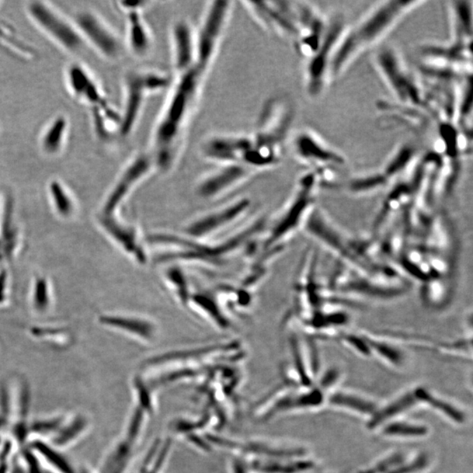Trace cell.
I'll list each match as a JSON object with an SVG mask.
<instances>
[{
  "label": "cell",
  "mask_w": 473,
  "mask_h": 473,
  "mask_svg": "<svg viewBox=\"0 0 473 473\" xmlns=\"http://www.w3.org/2000/svg\"><path fill=\"white\" fill-rule=\"evenodd\" d=\"M293 151L299 161L312 167L313 170L339 169L346 163V158L340 153L330 148L318 135L309 130L302 131L295 135Z\"/></svg>",
  "instance_id": "cell-17"
},
{
  "label": "cell",
  "mask_w": 473,
  "mask_h": 473,
  "mask_svg": "<svg viewBox=\"0 0 473 473\" xmlns=\"http://www.w3.org/2000/svg\"><path fill=\"white\" fill-rule=\"evenodd\" d=\"M432 463V457L429 452L420 451L411 458H407L390 473H423L431 467Z\"/></svg>",
  "instance_id": "cell-35"
},
{
  "label": "cell",
  "mask_w": 473,
  "mask_h": 473,
  "mask_svg": "<svg viewBox=\"0 0 473 473\" xmlns=\"http://www.w3.org/2000/svg\"><path fill=\"white\" fill-rule=\"evenodd\" d=\"M347 27L343 15H336L329 19L318 50L306 61L305 88L312 99L321 96L330 83V66L337 45Z\"/></svg>",
  "instance_id": "cell-10"
},
{
  "label": "cell",
  "mask_w": 473,
  "mask_h": 473,
  "mask_svg": "<svg viewBox=\"0 0 473 473\" xmlns=\"http://www.w3.org/2000/svg\"><path fill=\"white\" fill-rule=\"evenodd\" d=\"M150 5V2L148 1H130V0H122V1H118L116 6L124 15L128 13L134 12H144V10Z\"/></svg>",
  "instance_id": "cell-38"
},
{
  "label": "cell",
  "mask_w": 473,
  "mask_h": 473,
  "mask_svg": "<svg viewBox=\"0 0 473 473\" xmlns=\"http://www.w3.org/2000/svg\"><path fill=\"white\" fill-rule=\"evenodd\" d=\"M144 12L128 13L126 17V44L135 57H144L151 50L153 39L151 31L144 19Z\"/></svg>",
  "instance_id": "cell-24"
},
{
  "label": "cell",
  "mask_w": 473,
  "mask_h": 473,
  "mask_svg": "<svg viewBox=\"0 0 473 473\" xmlns=\"http://www.w3.org/2000/svg\"><path fill=\"white\" fill-rule=\"evenodd\" d=\"M69 132V118L59 114L48 123L39 137L40 150L48 157L60 155L67 144Z\"/></svg>",
  "instance_id": "cell-25"
},
{
  "label": "cell",
  "mask_w": 473,
  "mask_h": 473,
  "mask_svg": "<svg viewBox=\"0 0 473 473\" xmlns=\"http://www.w3.org/2000/svg\"><path fill=\"white\" fill-rule=\"evenodd\" d=\"M185 308L221 332L229 330L232 325V320L219 304L214 290L210 288H196L192 286Z\"/></svg>",
  "instance_id": "cell-21"
},
{
  "label": "cell",
  "mask_w": 473,
  "mask_h": 473,
  "mask_svg": "<svg viewBox=\"0 0 473 473\" xmlns=\"http://www.w3.org/2000/svg\"><path fill=\"white\" fill-rule=\"evenodd\" d=\"M36 448L48 462H50L52 465L58 469V471H61L62 473H74L71 466L68 465V462H66L65 459L61 457V455H59L55 451H52L51 448L47 446V445L38 443L36 444Z\"/></svg>",
  "instance_id": "cell-37"
},
{
  "label": "cell",
  "mask_w": 473,
  "mask_h": 473,
  "mask_svg": "<svg viewBox=\"0 0 473 473\" xmlns=\"http://www.w3.org/2000/svg\"><path fill=\"white\" fill-rule=\"evenodd\" d=\"M100 322L144 346L158 339L157 323L147 316L135 313H114L101 316Z\"/></svg>",
  "instance_id": "cell-20"
},
{
  "label": "cell",
  "mask_w": 473,
  "mask_h": 473,
  "mask_svg": "<svg viewBox=\"0 0 473 473\" xmlns=\"http://www.w3.org/2000/svg\"><path fill=\"white\" fill-rule=\"evenodd\" d=\"M229 473H253L248 462L232 456L230 458Z\"/></svg>",
  "instance_id": "cell-39"
},
{
  "label": "cell",
  "mask_w": 473,
  "mask_h": 473,
  "mask_svg": "<svg viewBox=\"0 0 473 473\" xmlns=\"http://www.w3.org/2000/svg\"><path fill=\"white\" fill-rule=\"evenodd\" d=\"M255 172L242 164L218 166L202 177L196 187L197 196L204 200L218 199L241 186Z\"/></svg>",
  "instance_id": "cell-19"
},
{
  "label": "cell",
  "mask_w": 473,
  "mask_h": 473,
  "mask_svg": "<svg viewBox=\"0 0 473 473\" xmlns=\"http://www.w3.org/2000/svg\"><path fill=\"white\" fill-rule=\"evenodd\" d=\"M294 113L290 103L281 97H274L265 104L251 134L253 148L245 159L246 167L257 173L279 164Z\"/></svg>",
  "instance_id": "cell-4"
},
{
  "label": "cell",
  "mask_w": 473,
  "mask_h": 473,
  "mask_svg": "<svg viewBox=\"0 0 473 473\" xmlns=\"http://www.w3.org/2000/svg\"><path fill=\"white\" fill-rule=\"evenodd\" d=\"M206 73L195 65L174 79L168 99L153 131L150 154L158 171L168 172L175 165L183 131Z\"/></svg>",
  "instance_id": "cell-2"
},
{
  "label": "cell",
  "mask_w": 473,
  "mask_h": 473,
  "mask_svg": "<svg viewBox=\"0 0 473 473\" xmlns=\"http://www.w3.org/2000/svg\"><path fill=\"white\" fill-rule=\"evenodd\" d=\"M73 22L87 47L92 48L108 61H118L122 57L126 46L102 17L92 10H82L76 13Z\"/></svg>",
  "instance_id": "cell-13"
},
{
  "label": "cell",
  "mask_w": 473,
  "mask_h": 473,
  "mask_svg": "<svg viewBox=\"0 0 473 473\" xmlns=\"http://www.w3.org/2000/svg\"><path fill=\"white\" fill-rule=\"evenodd\" d=\"M318 378V381L315 382V385L318 386L326 395H328L339 384L341 378H342V372L339 367H330L325 372H323V374H319Z\"/></svg>",
  "instance_id": "cell-36"
},
{
  "label": "cell",
  "mask_w": 473,
  "mask_h": 473,
  "mask_svg": "<svg viewBox=\"0 0 473 473\" xmlns=\"http://www.w3.org/2000/svg\"><path fill=\"white\" fill-rule=\"evenodd\" d=\"M408 456L403 451H393L384 457L378 459L374 464L360 470L356 473H390L399 465H401Z\"/></svg>",
  "instance_id": "cell-34"
},
{
  "label": "cell",
  "mask_w": 473,
  "mask_h": 473,
  "mask_svg": "<svg viewBox=\"0 0 473 473\" xmlns=\"http://www.w3.org/2000/svg\"><path fill=\"white\" fill-rule=\"evenodd\" d=\"M375 64L381 78L401 106L427 113L423 87L410 74L394 48L388 46L381 48L375 55Z\"/></svg>",
  "instance_id": "cell-7"
},
{
  "label": "cell",
  "mask_w": 473,
  "mask_h": 473,
  "mask_svg": "<svg viewBox=\"0 0 473 473\" xmlns=\"http://www.w3.org/2000/svg\"><path fill=\"white\" fill-rule=\"evenodd\" d=\"M415 388L420 405L429 407L456 425H464L467 421V415L465 410L455 403L435 394L424 386H416Z\"/></svg>",
  "instance_id": "cell-28"
},
{
  "label": "cell",
  "mask_w": 473,
  "mask_h": 473,
  "mask_svg": "<svg viewBox=\"0 0 473 473\" xmlns=\"http://www.w3.org/2000/svg\"><path fill=\"white\" fill-rule=\"evenodd\" d=\"M326 405L369 418L379 408L374 400L358 393L334 389L326 396Z\"/></svg>",
  "instance_id": "cell-26"
},
{
  "label": "cell",
  "mask_w": 473,
  "mask_h": 473,
  "mask_svg": "<svg viewBox=\"0 0 473 473\" xmlns=\"http://www.w3.org/2000/svg\"><path fill=\"white\" fill-rule=\"evenodd\" d=\"M48 194L55 210L62 216H71L74 212L75 201L67 187L59 180L48 184Z\"/></svg>",
  "instance_id": "cell-33"
},
{
  "label": "cell",
  "mask_w": 473,
  "mask_h": 473,
  "mask_svg": "<svg viewBox=\"0 0 473 473\" xmlns=\"http://www.w3.org/2000/svg\"><path fill=\"white\" fill-rule=\"evenodd\" d=\"M420 405L416 388L402 393L386 404L379 406L376 411L367 421V429L378 430L384 424L396 419L402 418L404 414Z\"/></svg>",
  "instance_id": "cell-23"
},
{
  "label": "cell",
  "mask_w": 473,
  "mask_h": 473,
  "mask_svg": "<svg viewBox=\"0 0 473 473\" xmlns=\"http://www.w3.org/2000/svg\"><path fill=\"white\" fill-rule=\"evenodd\" d=\"M100 224L104 231L116 246L139 265H146L149 251L146 238L136 225L125 220L118 215H101Z\"/></svg>",
  "instance_id": "cell-14"
},
{
  "label": "cell",
  "mask_w": 473,
  "mask_h": 473,
  "mask_svg": "<svg viewBox=\"0 0 473 473\" xmlns=\"http://www.w3.org/2000/svg\"><path fill=\"white\" fill-rule=\"evenodd\" d=\"M424 3L418 0L379 2L360 22L347 27L334 55L330 82L339 78L361 55L380 43L402 19Z\"/></svg>",
  "instance_id": "cell-3"
},
{
  "label": "cell",
  "mask_w": 473,
  "mask_h": 473,
  "mask_svg": "<svg viewBox=\"0 0 473 473\" xmlns=\"http://www.w3.org/2000/svg\"><path fill=\"white\" fill-rule=\"evenodd\" d=\"M253 147L251 134H221L208 138L202 144V156L218 166L242 164Z\"/></svg>",
  "instance_id": "cell-18"
},
{
  "label": "cell",
  "mask_w": 473,
  "mask_h": 473,
  "mask_svg": "<svg viewBox=\"0 0 473 473\" xmlns=\"http://www.w3.org/2000/svg\"><path fill=\"white\" fill-rule=\"evenodd\" d=\"M265 217L255 218L230 232L226 238L211 241H198L183 235L154 232L146 238L149 253L159 264L194 265L222 269L239 257L253 255L260 239L265 232Z\"/></svg>",
  "instance_id": "cell-1"
},
{
  "label": "cell",
  "mask_w": 473,
  "mask_h": 473,
  "mask_svg": "<svg viewBox=\"0 0 473 473\" xmlns=\"http://www.w3.org/2000/svg\"><path fill=\"white\" fill-rule=\"evenodd\" d=\"M378 431L382 437L404 440L423 439L430 433V427L425 423L401 418L384 424Z\"/></svg>",
  "instance_id": "cell-30"
},
{
  "label": "cell",
  "mask_w": 473,
  "mask_h": 473,
  "mask_svg": "<svg viewBox=\"0 0 473 473\" xmlns=\"http://www.w3.org/2000/svg\"><path fill=\"white\" fill-rule=\"evenodd\" d=\"M27 15L45 36L71 54H80L87 47L73 20L50 3L30 1L26 5Z\"/></svg>",
  "instance_id": "cell-8"
},
{
  "label": "cell",
  "mask_w": 473,
  "mask_h": 473,
  "mask_svg": "<svg viewBox=\"0 0 473 473\" xmlns=\"http://www.w3.org/2000/svg\"><path fill=\"white\" fill-rule=\"evenodd\" d=\"M318 185L319 179L314 170L301 177L286 206L270 227L267 225L262 241H259L257 246L258 253L253 256L283 252L285 243L290 241L298 229L304 227L314 210L315 191Z\"/></svg>",
  "instance_id": "cell-5"
},
{
  "label": "cell",
  "mask_w": 473,
  "mask_h": 473,
  "mask_svg": "<svg viewBox=\"0 0 473 473\" xmlns=\"http://www.w3.org/2000/svg\"><path fill=\"white\" fill-rule=\"evenodd\" d=\"M451 16V43L472 46V2L459 0L449 3Z\"/></svg>",
  "instance_id": "cell-27"
},
{
  "label": "cell",
  "mask_w": 473,
  "mask_h": 473,
  "mask_svg": "<svg viewBox=\"0 0 473 473\" xmlns=\"http://www.w3.org/2000/svg\"><path fill=\"white\" fill-rule=\"evenodd\" d=\"M65 81L69 92L78 102L89 107L90 113L113 107L95 76L80 62H72L68 66Z\"/></svg>",
  "instance_id": "cell-16"
},
{
  "label": "cell",
  "mask_w": 473,
  "mask_h": 473,
  "mask_svg": "<svg viewBox=\"0 0 473 473\" xmlns=\"http://www.w3.org/2000/svg\"><path fill=\"white\" fill-rule=\"evenodd\" d=\"M168 73L153 69H132L124 76V99L120 113V137H129L136 127L146 100L171 88Z\"/></svg>",
  "instance_id": "cell-6"
},
{
  "label": "cell",
  "mask_w": 473,
  "mask_h": 473,
  "mask_svg": "<svg viewBox=\"0 0 473 473\" xmlns=\"http://www.w3.org/2000/svg\"><path fill=\"white\" fill-rule=\"evenodd\" d=\"M418 151L411 145L404 144L393 154L386 164L383 171L389 182L402 176L409 169H413L415 162L418 160Z\"/></svg>",
  "instance_id": "cell-31"
},
{
  "label": "cell",
  "mask_w": 473,
  "mask_h": 473,
  "mask_svg": "<svg viewBox=\"0 0 473 473\" xmlns=\"http://www.w3.org/2000/svg\"><path fill=\"white\" fill-rule=\"evenodd\" d=\"M390 183L382 172L368 174L354 178L347 183V189L351 193L365 195L376 192Z\"/></svg>",
  "instance_id": "cell-32"
},
{
  "label": "cell",
  "mask_w": 473,
  "mask_h": 473,
  "mask_svg": "<svg viewBox=\"0 0 473 473\" xmlns=\"http://www.w3.org/2000/svg\"><path fill=\"white\" fill-rule=\"evenodd\" d=\"M251 207L252 202L248 197L231 200L190 219L181 234L194 241H215L226 230L239 224L248 215Z\"/></svg>",
  "instance_id": "cell-9"
},
{
  "label": "cell",
  "mask_w": 473,
  "mask_h": 473,
  "mask_svg": "<svg viewBox=\"0 0 473 473\" xmlns=\"http://www.w3.org/2000/svg\"><path fill=\"white\" fill-rule=\"evenodd\" d=\"M156 170L150 152H141L135 155L125 165L118 176L109 192L104 198L102 215H118L131 194Z\"/></svg>",
  "instance_id": "cell-12"
},
{
  "label": "cell",
  "mask_w": 473,
  "mask_h": 473,
  "mask_svg": "<svg viewBox=\"0 0 473 473\" xmlns=\"http://www.w3.org/2000/svg\"><path fill=\"white\" fill-rule=\"evenodd\" d=\"M246 8L256 22L270 32L297 39L298 26L295 2H245Z\"/></svg>",
  "instance_id": "cell-15"
},
{
  "label": "cell",
  "mask_w": 473,
  "mask_h": 473,
  "mask_svg": "<svg viewBox=\"0 0 473 473\" xmlns=\"http://www.w3.org/2000/svg\"><path fill=\"white\" fill-rule=\"evenodd\" d=\"M363 335L369 344L372 356L375 355L379 359L395 368H402L405 366L406 354L398 344L393 342L385 336H375L368 332L363 333Z\"/></svg>",
  "instance_id": "cell-29"
},
{
  "label": "cell",
  "mask_w": 473,
  "mask_h": 473,
  "mask_svg": "<svg viewBox=\"0 0 473 473\" xmlns=\"http://www.w3.org/2000/svg\"><path fill=\"white\" fill-rule=\"evenodd\" d=\"M232 12V2L215 0L205 9L196 31V65L208 71L217 55Z\"/></svg>",
  "instance_id": "cell-11"
},
{
  "label": "cell",
  "mask_w": 473,
  "mask_h": 473,
  "mask_svg": "<svg viewBox=\"0 0 473 473\" xmlns=\"http://www.w3.org/2000/svg\"><path fill=\"white\" fill-rule=\"evenodd\" d=\"M172 58L176 75L196 65V31L186 20H177L171 29Z\"/></svg>",
  "instance_id": "cell-22"
},
{
  "label": "cell",
  "mask_w": 473,
  "mask_h": 473,
  "mask_svg": "<svg viewBox=\"0 0 473 473\" xmlns=\"http://www.w3.org/2000/svg\"><path fill=\"white\" fill-rule=\"evenodd\" d=\"M316 471L308 472H304V473H322V472H316Z\"/></svg>",
  "instance_id": "cell-40"
}]
</instances>
